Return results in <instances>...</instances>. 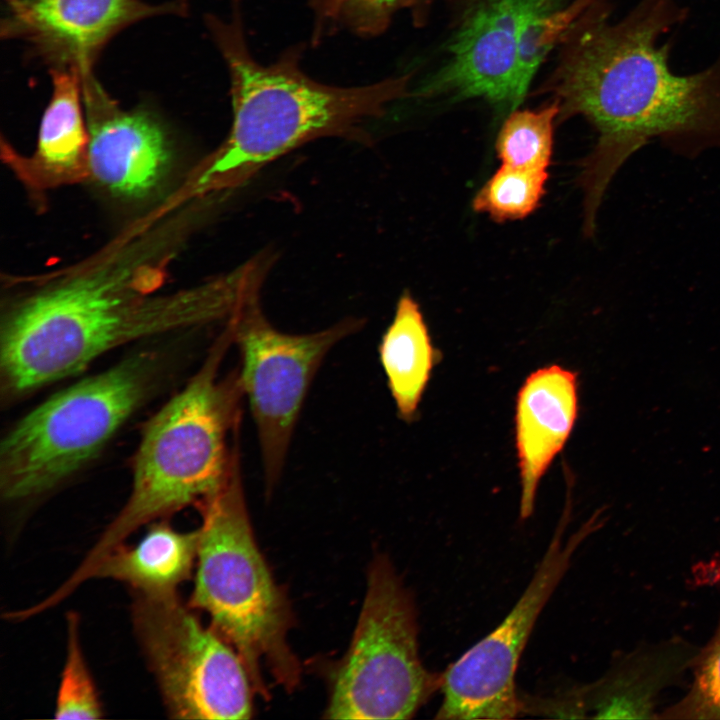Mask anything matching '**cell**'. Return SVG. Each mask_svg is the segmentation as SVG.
I'll return each mask as SVG.
<instances>
[{
    "mask_svg": "<svg viewBox=\"0 0 720 720\" xmlns=\"http://www.w3.org/2000/svg\"><path fill=\"white\" fill-rule=\"evenodd\" d=\"M595 1L552 81L560 113L582 115L597 132L578 178L587 236L616 173L652 140L686 158L720 149V55L679 75L669 67V46L659 43L686 9L677 0H640L609 23Z\"/></svg>",
    "mask_w": 720,
    "mask_h": 720,
    "instance_id": "cell-1",
    "label": "cell"
},
{
    "mask_svg": "<svg viewBox=\"0 0 720 720\" xmlns=\"http://www.w3.org/2000/svg\"><path fill=\"white\" fill-rule=\"evenodd\" d=\"M161 272L117 255L14 304L0 330V389L7 400L83 371L115 347L228 320L245 291L236 269L200 286L158 294Z\"/></svg>",
    "mask_w": 720,
    "mask_h": 720,
    "instance_id": "cell-2",
    "label": "cell"
},
{
    "mask_svg": "<svg viewBox=\"0 0 720 720\" xmlns=\"http://www.w3.org/2000/svg\"><path fill=\"white\" fill-rule=\"evenodd\" d=\"M208 27L228 68L233 117L224 142L198 168L192 195L238 188L316 139L368 141L365 125L405 95L409 76L353 87L319 82L303 71L300 47L258 62L245 38L241 0L229 20L209 16Z\"/></svg>",
    "mask_w": 720,
    "mask_h": 720,
    "instance_id": "cell-3",
    "label": "cell"
},
{
    "mask_svg": "<svg viewBox=\"0 0 720 720\" xmlns=\"http://www.w3.org/2000/svg\"><path fill=\"white\" fill-rule=\"evenodd\" d=\"M231 343L233 325L227 321L198 371L145 425L128 500L62 583L65 593L90 580L100 560L141 526L198 507L231 476L239 456L229 438L239 430L244 397L238 371L219 376Z\"/></svg>",
    "mask_w": 720,
    "mask_h": 720,
    "instance_id": "cell-4",
    "label": "cell"
},
{
    "mask_svg": "<svg viewBox=\"0 0 720 720\" xmlns=\"http://www.w3.org/2000/svg\"><path fill=\"white\" fill-rule=\"evenodd\" d=\"M198 508L202 524L189 606L207 613L211 627L237 651L256 693L269 696L263 665L279 685L293 690L301 671L288 644L292 613L254 538L239 463Z\"/></svg>",
    "mask_w": 720,
    "mask_h": 720,
    "instance_id": "cell-5",
    "label": "cell"
},
{
    "mask_svg": "<svg viewBox=\"0 0 720 720\" xmlns=\"http://www.w3.org/2000/svg\"><path fill=\"white\" fill-rule=\"evenodd\" d=\"M162 368L159 354H135L21 418L0 445L2 498L40 496L88 464L151 395Z\"/></svg>",
    "mask_w": 720,
    "mask_h": 720,
    "instance_id": "cell-6",
    "label": "cell"
},
{
    "mask_svg": "<svg viewBox=\"0 0 720 720\" xmlns=\"http://www.w3.org/2000/svg\"><path fill=\"white\" fill-rule=\"evenodd\" d=\"M441 687L418 653L414 602L384 556L372 561L348 651L331 681L325 717L409 719Z\"/></svg>",
    "mask_w": 720,
    "mask_h": 720,
    "instance_id": "cell-7",
    "label": "cell"
},
{
    "mask_svg": "<svg viewBox=\"0 0 720 720\" xmlns=\"http://www.w3.org/2000/svg\"><path fill=\"white\" fill-rule=\"evenodd\" d=\"M132 622L171 718L251 717L256 691L243 660L177 591H133Z\"/></svg>",
    "mask_w": 720,
    "mask_h": 720,
    "instance_id": "cell-8",
    "label": "cell"
},
{
    "mask_svg": "<svg viewBox=\"0 0 720 720\" xmlns=\"http://www.w3.org/2000/svg\"><path fill=\"white\" fill-rule=\"evenodd\" d=\"M253 287L230 317L239 348L238 371L260 444L266 488L278 482L291 437L313 378L331 348L356 332L360 319L309 333L289 334L264 316Z\"/></svg>",
    "mask_w": 720,
    "mask_h": 720,
    "instance_id": "cell-9",
    "label": "cell"
},
{
    "mask_svg": "<svg viewBox=\"0 0 720 720\" xmlns=\"http://www.w3.org/2000/svg\"><path fill=\"white\" fill-rule=\"evenodd\" d=\"M562 518L545 555L505 619L441 674L443 701L438 719H511L523 711L515 675L543 607L569 568L580 545L601 525L593 517L564 541Z\"/></svg>",
    "mask_w": 720,
    "mask_h": 720,
    "instance_id": "cell-10",
    "label": "cell"
},
{
    "mask_svg": "<svg viewBox=\"0 0 720 720\" xmlns=\"http://www.w3.org/2000/svg\"><path fill=\"white\" fill-rule=\"evenodd\" d=\"M2 35L27 42L54 65L91 66L103 46L118 32L142 19L177 14L183 3L151 5L141 0H4Z\"/></svg>",
    "mask_w": 720,
    "mask_h": 720,
    "instance_id": "cell-11",
    "label": "cell"
},
{
    "mask_svg": "<svg viewBox=\"0 0 720 720\" xmlns=\"http://www.w3.org/2000/svg\"><path fill=\"white\" fill-rule=\"evenodd\" d=\"M82 75L89 134V178L113 195L137 199L152 193L171 165L165 129L143 109L121 108L87 71Z\"/></svg>",
    "mask_w": 720,
    "mask_h": 720,
    "instance_id": "cell-12",
    "label": "cell"
},
{
    "mask_svg": "<svg viewBox=\"0 0 720 720\" xmlns=\"http://www.w3.org/2000/svg\"><path fill=\"white\" fill-rule=\"evenodd\" d=\"M548 0H485L465 20L450 46L448 63L429 91L460 98H482L504 109H515L518 93V54L523 26Z\"/></svg>",
    "mask_w": 720,
    "mask_h": 720,
    "instance_id": "cell-13",
    "label": "cell"
},
{
    "mask_svg": "<svg viewBox=\"0 0 720 720\" xmlns=\"http://www.w3.org/2000/svg\"><path fill=\"white\" fill-rule=\"evenodd\" d=\"M698 651L674 636L617 654L601 678L563 695L564 710L580 718L658 719L660 695L691 670Z\"/></svg>",
    "mask_w": 720,
    "mask_h": 720,
    "instance_id": "cell-14",
    "label": "cell"
},
{
    "mask_svg": "<svg viewBox=\"0 0 720 720\" xmlns=\"http://www.w3.org/2000/svg\"><path fill=\"white\" fill-rule=\"evenodd\" d=\"M577 415L578 382L573 371L545 366L521 385L515 406V445L523 519L532 514L539 483L564 448Z\"/></svg>",
    "mask_w": 720,
    "mask_h": 720,
    "instance_id": "cell-15",
    "label": "cell"
},
{
    "mask_svg": "<svg viewBox=\"0 0 720 720\" xmlns=\"http://www.w3.org/2000/svg\"><path fill=\"white\" fill-rule=\"evenodd\" d=\"M82 75L76 68L52 70V94L41 118L36 148L21 156L6 148V160L30 188L51 189L89 178V134Z\"/></svg>",
    "mask_w": 720,
    "mask_h": 720,
    "instance_id": "cell-16",
    "label": "cell"
},
{
    "mask_svg": "<svg viewBox=\"0 0 720 720\" xmlns=\"http://www.w3.org/2000/svg\"><path fill=\"white\" fill-rule=\"evenodd\" d=\"M198 544V529L181 532L167 521L157 522L136 545L124 543L105 555L90 579L117 580L136 592H175L192 574Z\"/></svg>",
    "mask_w": 720,
    "mask_h": 720,
    "instance_id": "cell-17",
    "label": "cell"
},
{
    "mask_svg": "<svg viewBox=\"0 0 720 720\" xmlns=\"http://www.w3.org/2000/svg\"><path fill=\"white\" fill-rule=\"evenodd\" d=\"M379 356L399 416L412 420L428 385L436 352L418 303L409 293L397 303L382 336Z\"/></svg>",
    "mask_w": 720,
    "mask_h": 720,
    "instance_id": "cell-18",
    "label": "cell"
},
{
    "mask_svg": "<svg viewBox=\"0 0 720 720\" xmlns=\"http://www.w3.org/2000/svg\"><path fill=\"white\" fill-rule=\"evenodd\" d=\"M560 114L559 102L539 110L512 111L496 140L497 155L503 165L547 170L553 153L554 121Z\"/></svg>",
    "mask_w": 720,
    "mask_h": 720,
    "instance_id": "cell-19",
    "label": "cell"
},
{
    "mask_svg": "<svg viewBox=\"0 0 720 720\" xmlns=\"http://www.w3.org/2000/svg\"><path fill=\"white\" fill-rule=\"evenodd\" d=\"M547 179V170L502 164L475 195L472 207L497 222L523 219L540 205Z\"/></svg>",
    "mask_w": 720,
    "mask_h": 720,
    "instance_id": "cell-20",
    "label": "cell"
},
{
    "mask_svg": "<svg viewBox=\"0 0 720 720\" xmlns=\"http://www.w3.org/2000/svg\"><path fill=\"white\" fill-rule=\"evenodd\" d=\"M593 1L576 0L565 8H556V0H548L528 17L521 32L518 54V93L521 100L545 57L560 38L576 26Z\"/></svg>",
    "mask_w": 720,
    "mask_h": 720,
    "instance_id": "cell-21",
    "label": "cell"
},
{
    "mask_svg": "<svg viewBox=\"0 0 720 720\" xmlns=\"http://www.w3.org/2000/svg\"><path fill=\"white\" fill-rule=\"evenodd\" d=\"M79 616L67 615V651L56 698L57 719H99L103 710L80 641Z\"/></svg>",
    "mask_w": 720,
    "mask_h": 720,
    "instance_id": "cell-22",
    "label": "cell"
},
{
    "mask_svg": "<svg viewBox=\"0 0 720 720\" xmlns=\"http://www.w3.org/2000/svg\"><path fill=\"white\" fill-rule=\"evenodd\" d=\"M686 694L659 713L658 719L720 720V615L714 633L699 648Z\"/></svg>",
    "mask_w": 720,
    "mask_h": 720,
    "instance_id": "cell-23",
    "label": "cell"
},
{
    "mask_svg": "<svg viewBox=\"0 0 720 720\" xmlns=\"http://www.w3.org/2000/svg\"><path fill=\"white\" fill-rule=\"evenodd\" d=\"M403 0H309L315 15L314 40L348 30L374 37L386 30Z\"/></svg>",
    "mask_w": 720,
    "mask_h": 720,
    "instance_id": "cell-24",
    "label": "cell"
},
{
    "mask_svg": "<svg viewBox=\"0 0 720 720\" xmlns=\"http://www.w3.org/2000/svg\"><path fill=\"white\" fill-rule=\"evenodd\" d=\"M420 0H403L401 5L413 6L416 5Z\"/></svg>",
    "mask_w": 720,
    "mask_h": 720,
    "instance_id": "cell-25",
    "label": "cell"
}]
</instances>
